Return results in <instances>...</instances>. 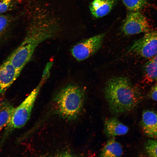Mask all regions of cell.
I'll list each match as a JSON object with an SVG mask.
<instances>
[{
    "label": "cell",
    "mask_w": 157,
    "mask_h": 157,
    "mask_svg": "<svg viewBox=\"0 0 157 157\" xmlns=\"http://www.w3.org/2000/svg\"><path fill=\"white\" fill-rule=\"evenodd\" d=\"M104 94L110 110L116 114L132 110L143 99L140 90L133 85L128 78L122 76L110 79L105 85Z\"/></svg>",
    "instance_id": "cell-1"
},
{
    "label": "cell",
    "mask_w": 157,
    "mask_h": 157,
    "mask_svg": "<svg viewBox=\"0 0 157 157\" xmlns=\"http://www.w3.org/2000/svg\"><path fill=\"white\" fill-rule=\"evenodd\" d=\"M84 100L83 90L73 84L68 85L63 88L55 98L58 113L62 117L68 120H74L78 117Z\"/></svg>",
    "instance_id": "cell-2"
},
{
    "label": "cell",
    "mask_w": 157,
    "mask_h": 157,
    "mask_svg": "<svg viewBox=\"0 0 157 157\" xmlns=\"http://www.w3.org/2000/svg\"><path fill=\"white\" fill-rule=\"evenodd\" d=\"M47 78L43 76L38 85L24 100L15 108L10 119L5 128L0 140V151L10 135L15 129L24 126L30 117L35 100L42 84Z\"/></svg>",
    "instance_id": "cell-3"
},
{
    "label": "cell",
    "mask_w": 157,
    "mask_h": 157,
    "mask_svg": "<svg viewBox=\"0 0 157 157\" xmlns=\"http://www.w3.org/2000/svg\"><path fill=\"white\" fill-rule=\"evenodd\" d=\"M129 52L142 58L151 59L157 54V30L150 31L136 41Z\"/></svg>",
    "instance_id": "cell-4"
},
{
    "label": "cell",
    "mask_w": 157,
    "mask_h": 157,
    "mask_svg": "<svg viewBox=\"0 0 157 157\" xmlns=\"http://www.w3.org/2000/svg\"><path fill=\"white\" fill-rule=\"evenodd\" d=\"M122 30L126 35L146 33L151 31L148 20L140 11L131 12L127 15Z\"/></svg>",
    "instance_id": "cell-5"
},
{
    "label": "cell",
    "mask_w": 157,
    "mask_h": 157,
    "mask_svg": "<svg viewBox=\"0 0 157 157\" xmlns=\"http://www.w3.org/2000/svg\"><path fill=\"white\" fill-rule=\"evenodd\" d=\"M104 36V33L99 34L77 44L71 49L72 56L80 61L91 56L101 48Z\"/></svg>",
    "instance_id": "cell-6"
},
{
    "label": "cell",
    "mask_w": 157,
    "mask_h": 157,
    "mask_svg": "<svg viewBox=\"0 0 157 157\" xmlns=\"http://www.w3.org/2000/svg\"><path fill=\"white\" fill-rule=\"evenodd\" d=\"M36 48L32 44L23 42L7 60L17 71L20 72L31 58Z\"/></svg>",
    "instance_id": "cell-7"
},
{
    "label": "cell",
    "mask_w": 157,
    "mask_h": 157,
    "mask_svg": "<svg viewBox=\"0 0 157 157\" xmlns=\"http://www.w3.org/2000/svg\"><path fill=\"white\" fill-rule=\"evenodd\" d=\"M20 73L7 59L0 66V96L5 92Z\"/></svg>",
    "instance_id": "cell-8"
},
{
    "label": "cell",
    "mask_w": 157,
    "mask_h": 157,
    "mask_svg": "<svg viewBox=\"0 0 157 157\" xmlns=\"http://www.w3.org/2000/svg\"><path fill=\"white\" fill-rule=\"evenodd\" d=\"M141 126L144 134L148 137L157 138V112L150 110L142 113Z\"/></svg>",
    "instance_id": "cell-9"
},
{
    "label": "cell",
    "mask_w": 157,
    "mask_h": 157,
    "mask_svg": "<svg viewBox=\"0 0 157 157\" xmlns=\"http://www.w3.org/2000/svg\"><path fill=\"white\" fill-rule=\"evenodd\" d=\"M129 131L127 126L120 122L115 117L106 119L104 123V133L109 138L126 134Z\"/></svg>",
    "instance_id": "cell-10"
},
{
    "label": "cell",
    "mask_w": 157,
    "mask_h": 157,
    "mask_svg": "<svg viewBox=\"0 0 157 157\" xmlns=\"http://www.w3.org/2000/svg\"><path fill=\"white\" fill-rule=\"evenodd\" d=\"M116 0H94L90 4V9L93 16L96 18L104 17L111 10Z\"/></svg>",
    "instance_id": "cell-11"
},
{
    "label": "cell",
    "mask_w": 157,
    "mask_h": 157,
    "mask_svg": "<svg viewBox=\"0 0 157 157\" xmlns=\"http://www.w3.org/2000/svg\"><path fill=\"white\" fill-rule=\"evenodd\" d=\"M123 154V149L121 144L111 138L106 142L102 149L99 154L100 157H118Z\"/></svg>",
    "instance_id": "cell-12"
},
{
    "label": "cell",
    "mask_w": 157,
    "mask_h": 157,
    "mask_svg": "<svg viewBox=\"0 0 157 157\" xmlns=\"http://www.w3.org/2000/svg\"><path fill=\"white\" fill-rule=\"evenodd\" d=\"M15 108L7 100L3 101L0 104V131L9 122Z\"/></svg>",
    "instance_id": "cell-13"
},
{
    "label": "cell",
    "mask_w": 157,
    "mask_h": 157,
    "mask_svg": "<svg viewBox=\"0 0 157 157\" xmlns=\"http://www.w3.org/2000/svg\"><path fill=\"white\" fill-rule=\"evenodd\" d=\"M144 79L147 83L157 82V63L152 59L149 60L144 67Z\"/></svg>",
    "instance_id": "cell-14"
},
{
    "label": "cell",
    "mask_w": 157,
    "mask_h": 157,
    "mask_svg": "<svg viewBox=\"0 0 157 157\" xmlns=\"http://www.w3.org/2000/svg\"><path fill=\"white\" fill-rule=\"evenodd\" d=\"M126 8L131 12L140 11L146 5L148 0H122Z\"/></svg>",
    "instance_id": "cell-15"
},
{
    "label": "cell",
    "mask_w": 157,
    "mask_h": 157,
    "mask_svg": "<svg viewBox=\"0 0 157 157\" xmlns=\"http://www.w3.org/2000/svg\"><path fill=\"white\" fill-rule=\"evenodd\" d=\"M144 145L148 156L157 157V140L148 139L145 142Z\"/></svg>",
    "instance_id": "cell-16"
},
{
    "label": "cell",
    "mask_w": 157,
    "mask_h": 157,
    "mask_svg": "<svg viewBox=\"0 0 157 157\" xmlns=\"http://www.w3.org/2000/svg\"><path fill=\"white\" fill-rule=\"evenodd\" d=\"M15 5V0H0V14L11 10Z\"/></svg>",
    "instance_id": "cell-17"
},
{
    "label": "cell",
    "mask_w": 157,
    "mask_h": 157,
    "mask_svg": "<svg viewBox=\"0 0 157 157\" xmlns=\"http://www.w3.org/2000/svg\"><path fill=\"white\" fill-rule=\"evenodd\" d=\"M11 19L8 15L0 14V35L4 33L8 28Z\"/></svg>",
    "instance_id": "cell-18"
},
{
    "label": "cell",
    "mask_w": 157,
    "mask_h": 157,
    "mask_svg": "<svg viewBox=\"0 0 157 157\" xmlns=\"http://www.w3.org/2000/svg\"><path fill=\"white\" fill-rule=\"evenodd\" d=\"M149 96L153 100L157 101V83L151 88Z\"/></svg>",
    "instance_id": "cell-19"
},
{
    "label": "cell",
    "mask_w": 157,
    "mask_h": 157,
    "mask_svg": "<svg viewBox=\"0 0 157 157\" xmlns=\"http://www.w3.org/2000/svg\"><path fill=\"white\" fill-rule=\"evenodd\" d=\"M151 59H152L155 62L157 63V54L155 56Z\"/></svg>",
    "instance_id": "cell-20"
}]
</instances>
